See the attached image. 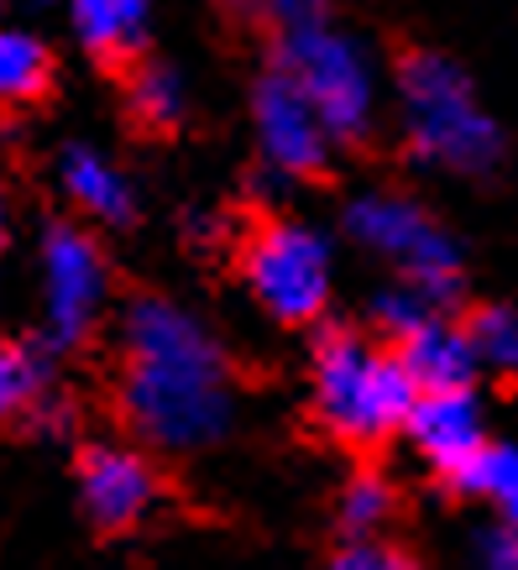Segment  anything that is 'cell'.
Wrapping results in <instances>:
<instances>
[{"label":"cell","instance_id":"cell-1","mask_svg":"<svg viewBox=\"0 0 518 570\" xmlns=\"http://www.w3.org/2000/svg\"><path fill=\"white\" fill-rule=\"evenodd\" d=\"M121 414L147 445L173 455L221 445L236 419L221 341L168 298H137L126 314Z\"/></svg>","mask_w":518,"mask_h":570},{"label":"cell","instance_id":"cell-2","mask_svg":"<svg viewBox=\"0 0 518 570\" xmlns=\"http://www.w3.org/2000/svg\"><path fill=\"white\" fill-rule=\"evenodd\" d=\"M398 121L419 163L446 174H487L502 157V131L477 100L467 69L446 52H414L398 69Z\"/></svg>","mask_w":518,"mask_h":570},{"label":"cell","instance_id":"cell-3","mask_svg":"<svg viewBox=\"0 0 518 570\" xmlns=\"http://www.w3.org/2000/svg\"><path fill=\"white\" fill-rule=\"evenodd\" d=\"M419 382L398 351L366 346L362 335H330L314 351V414L345 445H372L409 424Z\"/></svg>","mask_w":518,"mask_h":570},{"label":"cell","instance_id":"cell-4","mask_svg":"<svg viewBox=\"0 0 518 570\" xmlns=\"http://www.w3.org/2000/svg\"><path fill=\"white\" fill-rule=\"evenodd\" d=\"M277 69L304 89V100L320 110V121L330 126L335 141L366 137V126L378 116V79H372V58L356 37H345L330 21L294 27V32H283Z\"/></svg>","mask_w":518,"mask_h":570},{"label":"cell","instance_id":"cell-5","mask_svg":"<svg viewBox=\"0 0 518 570\" xmlns=\"http://www.w3.org/2000/svg\"><path fill=\"white\" fill-rule=\"evenodd\" d=\"M345 236L372 252V257L393 262L398 273L414 288L430 294V304H450L456 298V273H461V252L446 230L434 225V215L403 199V194H362L345 209Z\"/></svg>","mask_w":518,"mask_h":570},{"label":"cell","instance_id":"cell-6","mask_svg":"<svg viewBox=\"0 0 518 570\" xmlns=\"http://www.w3.org/2000/svg\"><path fill=\"white\" fill-rule=\"evenodd\" d=\"M242 277L273 320L304 325L330 304V246L304 220H267L246 236Z\"/></svg>","mask_w":518,"mask_h":570},{"label":"cell","instance_id":"cell-7","mask_svg":"<svg viewBox=\"0 0 518 570\" xmlns=\"http://www.w3.org/2000/svg\"><path fill=\"white\" fill-rule=\"evenodd\" d=\"M105 304V262L89 236L58 225L42 242V314L52 346H79Z\"/></svg>","mask_w":518,"mask_h":570},{"label":"cell","instance_id":"cell-8","mask_svg":"<svg viewBox=\"0 0 518 570\" xmlns=\"http://www.w3.org/2000/svg\"><path fill=\"white\" fill-rule=\"evenodd\" d=\"M252 121H257L262 157L273 163L277 174L304 178V174H320L330 163L335 137H330V126L320 121V110L304 100V89L283 69H273L257 85V95H252Z\"/></svg>","mask_w":518,"mask_h":570},{"label":"cell","instance_id":"cell-9","mask_svg":"<svg viewBox=\"0 0 518 570\" xmlns=\"http://www.w3.org/2000/svg\"><path fill=\"white\" fill-rule=\"evenodd\" d=\"M409 445L419 450V461L434 471H446L450 482L487 450V424L482 403L471 387H450V393H419L414 414L403 424Z\"/></svg>","mask_w":518,"mask_h":570},{"label":"cell","instance_id":"cell-10","mask_svg":"<svg viewBox=\"0 0 518 570\" xmlns=\"http://www.w3.org/2000/svg\"><path fill=\"white\" fill-rule=\"evenodd\" d=\"M79 498L100 529H131L157 502V476L137 450L100 445L79 461Z\"/></svg>","mask_w":518,"mask_h":570},{"label":"cell","instance_id":"cell-11","mask_svg":"<svg viewBox=\"0 0 518 570\" xmlns=\"http://www.w3.org/2000/svg\"><path fill=\"white\" fill-rule=\"evenodd\" d=\"M403 366L409 377L419 382V393H450V387H471L477 372H482V356H477V341H471V325L461 330L456 320H440L434 314L430 325H419L414 335H403Z\"/></svg>","mask_w":518,"mask_h":570},{"label":"cell","instance_id":"cell-12","mask_svg":"<svg viewBox=\"0 0 518 570\" xmlns=\"http://www.w3.org/2000/svg\"><path fill=\"white\" fill-rule=\"evenodd\" d=\"M58 178H63V189H69V199L85 215H95V220H126L131 215V184H126L110 163H105L100 153H89V147H69L63 153V163H58Z\"/></svg>","mask_w":518,"mask_h":570},{"label":"cell","instance_id":"cell-13","mask_svg":"<svg viewBox=\"0 0 518 570\" xmlns=\"http://www.w3.org/2000/svg\"><path fill=\"white\" fill-rule=\"evenodd\" d=\"M74 6V32L95 52H121L131 48L153 17V0H69Z\"/></svg>","mask_w":518,"mask_h":570},{"label":"cell","instance_id":"cell-14","mask_svg":"<svg viewBox=\"0 0 518 570\" xmlns=\"http://www.w3.org/2000/svg\"><path fill=\"white\" fill-rule=\"evenodd\" d=\"M48 73H52V58L32 32L0 27V105L42 95V89H48Z\"/></svg>","mask_w":518,"mask_h":570},{"label":"cell","instance_id":"cell-15","mask_svg":"<svg viewBox=\"0 0 518 570\" xmlns=\"http://www.w3.org/2000/svg\"><path fill=\"white\" fill-rule=\"evenodd\" d=\"M461 492L492 502L502 519H518V445H487L477 461H471L461 476H456Z\"/></svg>","mask_w":518,"mask_h":570},{"label":"cell","instance_id":"cell-16","mask_svg":"<svg viewBox=\"0 0 518 570\" xmlns=\"http://www.w3.org/2000/svg\"><path fill=\"white\" fill-rule=\"evenodd\" d=\"M131 105L147 126H173L184 116V79L168 69V63H153L131 79Z\"/></svg>","mask_w":518,"mask_h":570},{"label":"cell","instance_id":"cell-17","mask_svg":"<svg viewBox=\"0 0 518 570\" xmlns=\"http://www.w3.org/2000/svg\"><path fill=\"white\" fill-rule=\"evenodd\" d=\"M477 356L492 372H518V314L514 309H482L471 320Z\"/></svg>","mask_w":518,"mask_h":570},{"label":"cell","instance_id":"cell-18","mask_svg":"<svg viewBox=\"0 0 518 570\" xmlns=\"http://www.w3.org/2000/svg\"><path fill=\"white\" fill-rule=\"evenodd\" d=\"M42 377H48V362H42V356L17 351V346H0V419L17 414L21 403H32Z\"/></svg>","mask_w":518,"mask_h":570},{"label":"cell","instance_id":"cell-19","mask_svg":"<svg viewBox=\"0 0 518 570\" xmlns=\"http://www.w3.org/2000/svg\"><path fill=\"white\" fill-rule=\"evenodd\" d=\"M388 513H393V487L382 482V476H356V482L341 492V519H345V529H356V534L378 529Z\"/></svg>","mask_w":518,"mask_h":570},{"label":"cell","instance_id":"cell-20","mask_svg":"<svg viewBox=\"0 0 518 570\" xmlns=\"http://www.w3.org/2000/svg\"><path fill=\"white\" fill-rule=\"evenodd\" d=\"M430 320H434V304L424 288H414V283H398V288H388V294L378 298V325L393 330L398 341L414 335L419 325H430Z\"/></svg>","mask_w":518,"mask_h":570},{"label":"cell","instance_id":"cell-21","mask_svg":"<svg viewBox=\"0 0 518 570\" xmlns=\"http://www.w3.org/2000/svg\"><path fill=\"white\" fill-rule=\"evenodd\" d=\"M330 570H414L403 554L382 550V544H351L345 554H335V566Z\"/></svg>","mask_w":518,"mask_h":570},{"label":"cell","instance_id":"cell-22","mask_svg":"<svg viewBox=\"0 0 518 570\" xmlns=\"http://www.w3.org/2000/svg\"><path fill=\"white\" fill-rule=\"evenodd\" d=\"M262 6H267V11L277 17V27H283V32L325 21V0H262Z\"/></svg>","mask_w":518,"mask_h":570},{"label":"cell","instance_id":"cell-23","mask_svg":"<svg viewBox=\"0 0 518 570\" xmlns=\"http://www.w3.org/2000/svg\"><path fill=\"white\" fill-rule=\"evenodd\" d=\"M0 242H6V199H0Z\"/></svg>","mask_w":518,"mask_h":570},{"label":"cell","instance_id":"cell-24","mask_svg":"<svg viewBox=\"0 0 518 570\" xmlns=\"http://www.w3.org/2000/svg\"><path fill=\"white\" fill-rule=\"evenodd\" d=\"M508 534H514V550H518V519H514V523H508Z\"/></svg>","mask_w":518,"mask_h":570}]
</instances>
